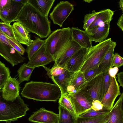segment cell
Returning a JSON list of instances; mask_svg holds the SVG:
<instances>
[{
    "instance_id": "6da1fadb",
    "label": "cell",
    "mask_w": 123,
    "mask_h": 123,
    "mask_svg": "<svg viewBox=\"0 0 123 123\" xmlns=\"http://www.w3.org/2000/svg\"><path fill=\"white\" fill-rule=\"evenodd\" d=\"M15 21L21 24L30 32L34 33L42 38L47 37L51 32L50 23L48 18L29 4L23 7Z\"/></svg>"
},
{
    "instance_id": "7a4b0ae2",
    "label": "cell",
    "mask_w": 123,
    "mask_h": 123,
    "mask_svg": "<svg viewBox=\"0 0 123 123\" xmlns=\"http://www.w3.org/2000/svg\"><path fill=\"white\" fill-rule=\"evenodd\" d=\"M21 94L28 99L55 102L61 96V92L55 84L32 81L25 84Z\"/></svg>"
},
{
    "instance_id": "3957f363",
    "label": "cell",
    "mask_w": 123,
    "mask_h": 123,
    "mask_svg": "<svg viewBox=\"0 0 123 123\" xmlns=\"http://www.w3.org/2000/svg\"><path fill=\"white\" fill-rule=\"evenodd\" d=\"M27 105L19 95L13 101L5 99L0 90V121L11 123L25 116L29 110Z\"/></svg>"
},
{
    "instance_id": "277c9868",
    "label": "cell",
    "mask_w": 123,
    "mask_h": 123,
    "mask_svg": "<svg viewBox=\"0 0 123 123\" xmlns=\"http://www.w3.org/2000/svg\"><path fill=\"white\" fill-rule=\"evenodd\" d=\"M72 39L70 27L58 29L52 32L45 39L46 50L53 56L55 61Z\"/></svg>"
},
{
    "instance_id": "5b68a950",
    "label": "cell",
    "mask_w": 123,
    "mask_h": 123,
    "mask_svg": "<svg viewBox=\"0 0 123 123\" xmlns=\"http://www.w3.org/2000/svg\"><path fill=\"white\" fill-rule=\"evenodd\" d=\"M112 42L111 38H109L88 49L79 71L84 73L98 67Z\"/></svg>"
},
{
    "instance_id": "8992f818",
    "label": "cell",
    "mask_w": 123,
    "mask_h": 123,
    "mask_svg": "<svg viewBox=\"0 0 123 123\" xmlns=\"http://www.w3.org/2000/svg\"><path fill=\"white\" fill-rule=\"evenodd\" d=\"M104 80L103 74L99 75L88 82L86 86L80 91L91 104L94 100L101 102L105 95Z\"/></svg>"
},
{
    "instance_id": "52a82bcc",
    "label": "cell",
    "mask_w": 123,
    "mask_h": 123,
    "mask_svg": "<svg viewBox=\"0 0 123 123\" xmlns=\"http://www.w3.org/2000/svg\"><path fill=\"white\" fill-rule=\"evenodd\" d=\"M0 55L13 67L25 59L12 47L6 36L0 30Z\"/></svg>"
},
{
    "instance_id": "ba28073f",
    "label": "cell",
    "mask_w": 123,
    "mask_h": 123,
    "mask_svg": "<svg viewBox=\"0 0 123 123\" xmlns=\"http://www.w3.org/2000/svg\"><path fill=\"white\" fill-rule=\"evenodd\" d=\"M74 10V5L68 1H60L54 7L49 16L54 24L62 27Z\"/></svg>"
},
{
    "instance_id": "9c48e42d",
    "label": "cell",
    "mask_w": 123,
    "mask_h": 123,
    "mask_svg": "<svg viewBox=\"0 0 123 123\" xmlns=\"http://www.w3.org/2000/svg\"><path fill=\"white\" fill-rule=\"evenodd\" d=\"M26 4L17 0H12L9 5L0 11V19L3 22L10 24L12 22L15 21L20 12Z\"/></svg>"
},
{
    "instance_id": "30bf717a",
    "label": "cell",
    "mask_w": 123,
    "mask_h": 123,
    "mask_svg": "<svg viewBox=\"0 0 123 123\" xmlns=\"http://www.w3.org/2000/svg\"><path fill=\"white\" fill-rule=\"evenodd\" d=\"M120 86L116 76L111 77L110 86L101 101L105 111H110L112 108L117 97L120 95Z\"/></svg>"
},
{
    "instance_id": "8fae6325",
    "label": "cell",
    "mask_w": 123,
    "mask_h": 123,
    "mask_svg": "<svg viewBox=\"0 0 123 123\" xmlns=\"http://www.w3.org/2000/svg\"><path fill=\"white\" fill-rule=\"evenodd\" d=\"M53 61H55L54 57L46 51L44 44L26 64L28 66L35 68L45 66Z\"/></svg>"
},
{
    "instance_id": "7c38bea8",
    "label": "cell",
    "mask_w": 123,
    "mask_h": 123,
    "mask_svg": "<svg viewBox=\"0 0 123 123\" xmlns=\"http://www.w3.org/2000/svg\"><path fill=\"white\" fill-rule=\"evenodd\" d=\"M77 116L91 109L92 104L80 92L68 94Z\"/></svg>"
},
{
    "instance_id": "4fadbf2b",
    "label": "cell",
    "mask_w": 123,
    "mask_h": 123,
    "mask_svg": "<svg viewBox=\"0 0 123 123\" xmlns=\"http://www.w3.org/2000/svg\"><path fill=\"white\" fill-rule=\"evenodd\" d=\"M82 48L78 43L72 39L55 61V63L52 68L56 67L64 68L67 62Z\"/></svg>"
},
{
    "instance_id": "5bb4252c",
    "label": "cell",
    "mask_w": 123,
    "mask_h": 123,
    "mask_svg": "<svg viewBox=\"0 0 123 123\" xmlns=\"http://www.w3.org/2000/svg\"><path fill=\"white\" fill-rule=\"evenodd\" d=\"M20 83L15 77L11 76L1 89L3 97L7 101H13L19 95Z\"/></svg>"
},
{
    "instance_id": "9a60e30c",
    "label": "cell",
    "mask_w": 123,
    "mask_h": 123,
    "mask_svg": "<svg viewBox=\"0 0 123 123\" xmlns=\"http://www.w3.org/2000/svg\"><path fill=\"white\" fill-rule=\"evenodd\" d=\"M59 114L42 108L29 118V121L37 123H57Z\"/></svg>"
},
{
    "instance_id": "2e32d148",
    "label": "cell",
    "mask_w": 123,
    "mask_h": 123,
    "mask_svg": "<svg viewBox=\"0 0 123 123\" xmlns=\"http://www.w3.org/2000/svg\"><path fill=\"white\" fill-rule=\"evenodd\" d=\"M88 49L82 47L67 62L64 68L73 73L79 71L83 64Z\"/></svg>"
},
{
    "instance_id": "e0dca14e",
    "label": "cell",
    "mask_w": 123,
    "mask_h": 123,
    "mask_svg": "<svg viewBox=\"0 0 123 123\" xmlns=\"http://www.w3.org/2000/svg\"><path fill=\"white\" fill-rule=\"evenodd\" d=\"M110 22H107L89 30H85L92 41L102 42L106 39L109 34Z\"/></svg>"
},
{
    "instance_id": "ac0fdd59",
    "label": "cell",
    "mask_w": 123,
    "mask_h": 123,
    "mask_svg": "<svg viewBox=\"0 0 123 123\" xmlns=\"http://www.w3.org/2000/svg\"><path fill=\"white\" fill-rule=\"evenodd\" d=\"M12 27L15 38L19 43L28 47L34 42L31 39L30 32L21 24L18 22H14Z\"/></svg>"
},
{
    "instance_id": "d6986e66",
    "label": "cell",
    "mask_w": 123,
    "mask_h": 123,
    "mask_svg": "<svg viewBox=\"0 0 123 123\" xmlns=\"http://www.w3.org/2000/svg\"><path fill=\"white\" fill-rule=\"evenodd\" d=\"M71 30L73 40L82 48L89 49L92 47V41L85 31L73 27Z\"/></svg>"
},
{
    "instance_id": "ffe728a7",
    "label": "cell",
    "mask_w": 123,
    "mask_h": 123,
    "mask_svg": "<svg viewBox=\"0 0 123 123\" xmlns=\"http://www.w3.org/2000/svg\"><path fill=\"white\" fill-rule=\"evenodd\" d=\"M123 93L119 97L115 105L109 111V116L106 123H123L122 103Z\"/></svg>"
},
{
    "instance_id": "44dd1931",
    "label": "cell",
    "mask_w": 123,
    "mask_h": 123,
    "mask_svg": "<svg viewBox=\"0 0 123 123\" xmlns=\"http://www.w3.org/2000/svg\"><path fill=\"white\" fill-rule=\"evenodd\" d=\"M116 45V42L112 43L98 66L97 76L102 74L113 67L114 52Z\"/></svg>"
},
{
    "instance_id": "7402d4cb",
    "label": "cell",
    "mask_w": 123,
    "mask_h": 123,
    "mask_svg": "<svg viewBox=\"0 0 123 123\" xmlns=\"http://www.w3.org/2000/svg\"><path fill=\"white\" fill-rule=\"evenodd\" d=\"M74 73L66 69L63 74L55 76L51 78L53 82L59 87L61 95L68 94L67 88L70 84Z\"/></svg>"
},
{
    "instance_id": "603a6c76",
    "label": "cell",
    "mask_w": 123,
    "mask_h": 123,
    "mask_svg": "<svg viewBox=\"0 0 123 123\" xmlns=\"http://www.w3.org/2000/svg\"><path fill=\"white\" fill-rule=\"evenodd\" d=\"M55 0H28V3L42 15L48 18Z\"/></svg>"
},
{
    "instance_id": "cb8c5ba5",
    "label": "cell",
    "mask_w": 123,
    "mask_h": 123,
    "mask_svg": "<svg viewBox=\"0 0 123 123\" xmlns=\"http://www.w3.org/2000/svg\"><path fill=\"white\" fill-rule=\"evenodd\" d=\"M114 12L109 9L101 10L98 12L95 20L87 30H89L107 22H111L112 19Z\"/></svg>"
},
{
    "instance_id": "d4e9b609",
    "label": "cell",
    "mask_w": 123,
    "mask_h": 123,
    "mask_svg": "<svg viewBox=\"0 0 123 123\" xmlns=\"http://www.w3.org/2000/svg\"><path fill=\"white\" fill-rule=\"evenodd\" d=\"M87 82L85 80L84 73L79 71L74 73L69 85L73 86L79 92L86 86Z\"/></svg>"
},
{
    "instance_id": "484cf974",
    "label": "cell",
    "mask_w": 123,
    "mask_h": 123,
    "mask_svg": "<svg viewBox=\"0 0 123 123\" xmlns=\"http://www.w3.org/2000/svg\"><path fill=\"white\" fill-rule=\"evenodd\" d=\"M57 123H75L77 116L62 106L59 105Z\"/></svg>"
},
{
    "instance_id": "4316f807",
    "label": "cell",
    "mask_w": 123,
    "mask_h": 123,
    "mask_svg": "<svg viewBox=\"0 0 123 123\" xmlns=\"http://www.w3.org/2000/svg\"><path fill=\"white\" fill-rule=\"evenodd\" d=\"M35 68L27 66L24 63L19 68L17 72L18 74V80L20 83L29 80L32 71Z\"/></svg>"
},
{
    "instance_id": "83f0119b",
    "label": "cell",
    "mask_w": 123,
    "mask_h": 123,
    "mask_svg": "<svg viewBox=\"0 0 123 123\" xmlns=\"http://www.w3.org/2000/svg\"><path fill=\"white\" fill-rule=\"evenodd\" d=\"M34 42L29 46L27 47L25 51L30 60L34 54L45 44V39L42 40L38 37H35Z\"/></svg>"
},
{
    "instance_id": "f1b7e54d",
    "label": "cell",
    "mask_w": 123,
    "mask_h": 123,
    "mask_svg": "<svg viewBox=\"0 0 123 123\" xmlns=\"http://www.w3.org/2000/svg\"><path fill=\"white\" fill-rule=\"evenodd\" d=\"M109 116V112L106 114L92 118H83L77 116L75 123H104L107 122Z\"/></svg>"
},
{
    "instance_id": "f546056e",
    "label": "cell",
    "mask_w": 123,
    "mask_h": 123,
    "mask_svg": "<svg viewBox=\"0 0 123 123\" xmlns=\"http://www.w3.org/2000/svg\"><path fill=\"white\" fill-rule=\"evenodd\" d=\"M9 68L0 61V90H1L10 77Z\"/></svg>"
},
{
    "instance_id": "4dcf8cb0",
    "label": "cell",
    "mask_w": 123,
    "mask_h": 123,
    "mask_svg": "<svg viewBox=\"0 0 123 123\" xmlns=\"http://www.w3.org/2000/svg\"><path fill=\"white\" fill-rule=\"evenodd\" d=\"M58 103L59 105L62 106L77 117L68 94L61 95L59 99Z\"/></svg>"
},
{
    "instance_id": "1f68e13d",
    "label": "cell",
    "mask_w": 123,
    "mask_h": 123,
    "mask_svg": "<svg viewBox=\"0 0 123 123\" xmlns=\"http://www.w3.org/2000/svg\"><path fill=\"white\" fill-rule=\"evenodd\" d=\"M98 12H96L94 10L92 11L90 13L86 14L84 17L83 21V28L86 30L95 20Z\"/></svg>"
},
{
    "instance_id": "d6a6232c",
    "label": "cell",
    "mask_w": 123,
    "mask_h": 123,
    "mask_svg": "<svg viewBox=\"0 0 123 123\" xmlns=\"http://www.w3.org/2000/svg\"><path fill=\"white\" fill-rule=\"evenodd\" d=\"M109 111H96L91 109L79 116L78 117L85 118H94L106 114L108 113Z\"/></svg>"
},
{
    "instance_id": "836d02e7",
    "label": "cell",
    "mask_w": 123,
    "mask_h": 123,
    "mask_svg": "<svg viewBox=\"0 0 123 123\" xmlns=\"http://www.w3.org/2000/svg\"><path fill=\"white\" fill-rule=\"evenodd\" d=\"M0 30L6 36L16 39L12 28V25L3 22H0Z\"/></svg>"
},
{
    "instance_id": "e575fe53",
    "label": "cell",
    "mask_w": 123,
    "mask_h": 123,
    "mask_svg": "<svg viewBox=\"0 0 123 123\" xmlns=\"http://www.w3.org/2000/svg\"><path fill=\"white\" fill-rule=\"evenodd\" d=\"M43 67L47 71V74L50 78L53 77L61 74L65 71L66 69L60 67H56L50 69L45 66Z\"/></svg>"
},
{
    "instance_id": "d590c367",
    "label": "cell",
    "mask_w": 123,
    "mask_h": 123,
    "mask_svg": "<svg viewBox=\"0 0 123 123\" xmlns=\"http://www.w3.org/2000/svg\"><path fill=\"white\" fill-rule=\"evenodd\" d=\"M6 36L12 47L21 55H23L25 51V50L20 43L16 39Z\"/></svg>"
},
{
    "instance_id": "8d00e7d4",
    "label": "cell",
    "mask_w": 123,
    "mask_h": 123,
    "mask_svg": "<svg viewBox=\"0 0 123 123\" xmlns=\"http://www.w3.org/2000/svg\"><path fill=\"white\" fill-rule=\"evenodd\" d=\"M98 67L95 68L84 73V78L86 81L88 82L97 76Z\"/></svg>"
},
{
    "instance_id": "74e56055",
    "label": "cell",
    "mask_w": 123,
    "mask_h": 123,
    "mask_svg": "<svg viewBox=\"0 0 123 123\" xmlns=\"http://www.w3.org/2000/svg\"><path fill=\"white\" fill-rule=\"evenodd\" d=\"M102 74L104 78V93L105 95L110 85L111 77L109 74L108 71L103 74Z\"/></svg>"
},
{
    "instance_id": "f35d334b",
    "label": "cell",
    "mask_w": 123,
    "mask_h": 123,
    "mask_svg": "<svg viewBox=\"0 0 123 123\" xmlns=\"http://www.w3.org/2000/svg\"><path fill=\"white\" fill-rule=\"evenodd\" d=\"M123 65V58L117 53L114 55L113 66L120 68Z\"/></svg>"
},
{
    "instance_id": "ab89813d",
    "label": "cell",
    "mask_w": 123,
    "mask_h": 123,
    "mask_svg": "<svg viewBox=\"0 0 123 123\" xmlns=\"http://www.w3.org/2000/svg\"><path fill=\"white\" fill-rule=\"evenodd\" d=\"M92 104L91 109L94 111H105L104 110V107L101 102L98 100H93Z\"/></svg>"
},
{
    "instance_id": "60d3db41",
    "label": "cell",
    "mask_w": 123,
    "mask_h": 123,
    "mask_svg": "<svg viewBox=\"0 0 123 123\" xmlns=\"http://www.w3.org/2000/svg\"><path fill=\"white\" fill-rule=\"evenodd\" d=\"M118 71V68L117 67H114L108 70V72L110 76L113 78L116 76Z\"/></svg>"
},
{
    "instance_id": "b9f144b4",
    "label": "cell",
    "mask_w": 123,
    "mask_h": 123,
    "mask_svg": "<svg viewBox=\"0 0 123 123\" xmlns=\"http://www.w3.org/2000/svg\"><path fill=\"white\" fill-rule=\"evenodd\" d=\"M11 1L12 0H0V11L9 5Z\"/></svg>"
},
{
    "instance_id": "7bdbcfd3",
    "label": "cell",
    "mask_w": 123,
    "mask_h": 123,
    "mask_svg": "<svg viewBox=\"0 0 123 123\" xmlns=\"http://www.w3.org/2000/svg\"><path fill=\"white\" fill-rule=\"evenodd\" d=\"M117 81L119 84V86L123 87V72H120L118 73L117 74Z\"/></svg>"
},
{
    "instance_id": "ee69618b",
    "label": "cell",
    "mask_w": 123,
    "mask_h": 123,
    "mask_svg": "<svg viewBox=\"0 0 123 123\" xmlns=\"http://www.w3.org/2000/svg\"><path fill=\"white\" fill-rule=\"evenodd\" d=\"M67 92L68 94H73L78 92L73 86L70 85L67 87Z\"/></svg>"
},
{
    "instance_id": "f6af8a7d",
    "label": "cell",
    "mask_w": 123,
    "mask_h": 123,
    "mask_svg": "<svg viewBox=\"0 0 123 123\" xmlns=\"http://www.w3.org/2000/svg\"><path fill=\"white\" fill-rule=\"evenodd\" d=\"M123 14L122 13L119 17L117 23V25L121 29L122 31H123Z\"/></svg>"
},
{
    "instance_id": "bcb514c9",
    "label": "cell",
    "mask_w": 123,
    "mask_h": 123,
    "mask_svg": "<svg viewBox=\"0 0 123 123\" xmlns=\"http://www.w3.org/2000/svg\"><path fill=\"white\" fill-rule=\"evenodd\" d=\"M123 0H120L119 2V5L120 7L122 10V12L123 11Z\"/></svg>"
},
{
    "instance_id": "7dc6e473",
    "label": "cell",
    "mask_w": 123,
    "mask_h": 123,
    "mask_svg": "<svg viewBox=\"0 0 123 123\" xmlns=\"http://www.w3.org/2000/svg\"><path fill=\"white\" fill-rule=\"evenodd\" d=\"M93 1V0H84V1H85L86 2H87L88 3H89L91 2L92 1Z\"/></svg>"
},
{
    "instance_id": "c3c4849f",
    "label": "cell",
    "mask_w": 123,
    "mask_h": 123,
    "mask_svg": "<svg viewBox=\"0 0 123 123\" xmlns=\"http://www.w3.org/2000/svg\"><path fill=\"white\" fill-rule=\"evenodd\" d=\"M106 123V122H105V123Z\"/></svg>"
}]
</instances>
